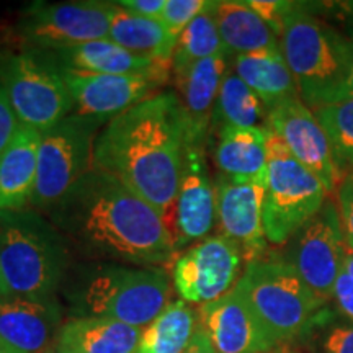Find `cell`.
<instances>
[{
	"instance_id": "cell-32",
	"label": "cell",
	"mask_w": 353,
	"mask_h": 353,
	"mask_svg": "<svg viewBox=\"0 0 353 353\" xmlns=\"http://www.w3.org/2000/svg\"><path fill=\"white\" fill-rule=\"evenodd\" d=\"M247 7H250L257 15L273 30L278 38L283 33L286 17L294 10L296 3L280 2V0H245Z\"/></svg>"
},
{
	"instance_id": "cell-10",
	"label": "cell",
	"mask_w": 353,
	"mask_h": 353,
	"mask_svg": "<svg viewBox=\"0 0 353 353\" xmlns=\"http://www.w3.org/2000/svg\"><path fill=\"white\" fill-rule=\"evenodd\" d=\"M114 2H33L13 26L17 46L57 52L82 43L108 38Z\"/></svg>"
},
{
	"instance_id": "cell-28",
	"label": "cell",
	"mask_w": 353,
	"mask_h": 353,
	"mask_svg": "<svg viewBox=\"0 0 353 353\" xmlns=\"http://www.w3.org/2000/svg\"><path fill=\"white\" fill-rule=\"evenodd\" d=\"M198 324V311L183 299L172 301L143 329L136 353H185Z\"/></svg>"
},
{
	"instance_id": "cell-13",
	"label": "cell",
	"mask_w": 353,
	"mask_h": 353,
	"mask_svg": "<svg viewBox=\"0 0 353 353\" xmlns=\"http://www.w3.org/2000/svg\"><path fill=\"white\" fill-rule=\"evenodd\" d=\"M267 130L276 136L299 164L312 172L327 193L337 188L341 172L329 138L314 112L301 99L283 101L268 112Z\"/></svg>"
},
{
	"instance_id": "cell-27",
	"label": "cell",
	"mask_w": 353,
	"mask_h": 353,
	"mask_svg": "<svg viewBox=\"0 0 353 353\" xmlns=\"http://www.w3.org/2000/svg\"><path fill=\"white\" fill-rule=\"evenodd\" d=\"M267 117L268 112L259 95L234 70H229L216 99L210 138L228 128H267Z\"/></svg>"
},
{
	"instance_id": "cell-12",
	"label": "cell",
	"mask_w": 353,
	"mask_h": 353,
	"mask_svg": "<svg viewBox=\"0 0 353 353\" xmlns=\"http://www.w3.org/2000/svg\"><path fill=\"white\" fill-rule=\"evenodd\" d=\"M241 249L223 234L187 247L172 262V283L185 303L208 304L239 281Z\"/></svg>"
},
{
	"instance_id": "cell-31",
	"label": "cell",
	"mask_w": 353,
	"mask_h": 353,
	"mask_svg": "<svg viewBox=\"0 0 353 353\" xmlns=\"http://www.w3.org/2000/svg\"><path fill=\"white\" fill-rule=\"evenodd\" d=\"M208 3L206 0H167L159 20L175 38H179V34L208 7Z\"/></svg>"
},
{
	"instance_id": "cell-39",
	"label": "cell",
	"mask_w": 353,
	"mask_h": 353,
	"mask_svg": "<svg viewBox=\"0 0 353 353\" xmlns=\"http://www.w3.org/2000/svg\"><path fill=\"white\" fill-rule=\"evenodd\" d=\"M353 97V63H352V68H350V72H348V77H347V82L345 85H343L341 95H339V100H343V99H350Z\"/></svg>"
},
{
	"instance_id": "cell-20",
	"label": "cell",
	"mask_w": 353,
	"mask_h": 353,
	"mask_svg": "<svg viewBox=\"0 0 353 353\" xmlns=\"http://www.w3.org/2000/svg\"><path fill=\"white\" fill-rule=\"evenodd\" d=\"M57 64L64 69L90 74H112V76L151 77L165 85L172 77L170 61L134 54L110 38L82 43L68 50L51 52Z\"/></svg>"
},
{
	"instance_id": "cell-16",
	"label": "cell",
	"mask_w": 353,
	"mask_h": 353,
	"mask_svg": "<svg viewBox=\"0 0 353 353\" xmlns=\"http://www.w3.org/2000/svg\"><path fill=\"white\" fill-rule=\"evenodd\" d=\"M65 85L74 103V113L113 120L118 114L157 94L162 87L151 77L112 76L79 72L63 68Z\"/></svg>"
},
{
	"instance_id": "cell-38",
	"label": "cell",
	"mask_w": 353,
	"mask_h": 353,
	"mask_svg": "<svg viewBox=\"0 0 353 353\" xmlns=\"http://www.w3.org/2000/svg\"><path fill=\"white\" fill-rule=\"evenodd\" d=\"M185 353H216L213 345H211L208 334L205 332V329H203L200 324H198L196 332L193 335L192 342H190V345Z\"/></svg>"
},
{
	"instance_id": "cell-15",
	"label": "cell",
	"mask_w": 353,
	"mask_h": 353,
	"mask_svg": "<svg viewBox=\"0 0 353 353\" xmlns=\"http://www.w3.org/2000/svg\"><path fill=\"white\" fill-rule=\"evenodd\" d=\"M214 188L221 234L239 247L247 263L260 260L268 244L263 229L265 182H236L218 175Z\"/></svg>"
},
{
	"instance_id": "cell-11",
	"label": "cell",
	"mask_w": 353,
	"mask_h": 353,
	"mask_svg": "<svg viewBox=\"0 0 353 353\" xmlns=\"http://www.w3.org/2000/svg\"><path fill=\"white\" fill-rule=\"evenodd\" d=\"M343 231L337 205L327 200L322 210L291 237L286 260L321 301L334 296L343 270Z\"/></svg>"
},
{
	"instance_id": "cell-2",
	"label": "cell",
	"mask_w": 353,
	"mask_h": 353,
	"mask_svg": "<svg viewBox=\"0 0 353 353\" xmlns=\"http://www.w3.org/2000/svg\"><path fill=\"white\" fill-rule=\"evenodd\" d=\"M188 128L172 90L157 92L118 114L95 141L94 169L113 175L156 208L174 232Z\"/></svg>"
},
{
	"instance_id": "cell-21",
	"label": "cell",
	"mask_w": 353,
	"mask_h": 353,
	"mask_svg": "<svg viewBox=\"0 0 353 353\" xmlns=\"http://www.w3.org/2000/svg\"><path fill=\"white\" fill-rule=\"evenodd\" d=\"M214 136L213 159L218 175L236 182H265L267 128H228Z\"/></svg>"
},
{
	"instance_id": "cell-5",
	"label": "cell",
	"mask_w": 353,
	"mask_h": 353,
	"mask_svg": "<svg viewBox=\"0 0 353 353\" xmlns=\"http://www.w3.org/2000/svg\"><path fill=\"white\" fill-rule=\"evenodd\" d=\"M280 48L311 110L337 101L353 63V41L296 3L286 17Z\"/></svg>"
},
{
	"instance_id": "cell-24",
	"label": "cell",
	"mask_w": 353,
	"mask_h": 353,
	"mask_svg": "<svg viewBox=\"0 0 353 353\" xmlns=\"http://www.w3.org/2000/svg\"><path fill=\"white\" fill-rule=\"evenodd\" d=\"M234 72L249 85L270 112L283 101L301 99L281 50L234 56Z\"/></svg>"
},
{
	"instance_id": "cell-35",
	"label": "cell",
	"mask_w": 353,
	"mask_h": 353,
	"mask_svg": "<svg viewBox=\"0 0 353 353\" xmlns=\"http://www.w3.org/2000/svg\"><path fill=\"white\" fill-rule=\"evenodd\" d=\"M165 2L167 0H120L114 3L131 15L159 20L164 12Z\"/></svg>"
},
{
	"instance_id": "cell-29",
	"label": "cell",
	"mask_w": 353,
	"mask_h": 353,
	"mask_svg": "<svg viewBox=\"0 0 353 353\" xmlns=\"http://www.w3.org/2000/svg\"><path fill=\"white\" fill-rule=\"evenodd\" d=\"M219 54H228L216 23V2H210L195 20L179 34L172 56V74L190 64Z\"/></svg>"
},
{
	"instance_id": "cell-36",
	"label": "cell",
	"mask_w": 353,
	"mask_h": 353,
	"mask_svg": "<svg viewBox=\"0 0 353 353\" xmlns=\"http://www.w3.org/2000/svg\"><path fill=\"white\" fill-rule=\"evenodd\" d=\"M325 353H353V324L335 325L324 341Z\"/></svg>"
},
{
	"instance_id": "cell-37",
	"label": "cell",
	"mask_w": 353,
	"mask_h": 353,
	"mask_svg": "<svg viewBox=\"0 0 353 353\" xmlns=\"http://www.w3.org/2000/svg\"><path fill=\"white\" fill-rule=\"evenodd\" d=\"M335 303L348 319L353 322V278L345 270H342L334 288Z\"/></svg>"
},
{
	"instance_id": "cell-8",
	"label": "cell",
	"mask_w": 353,
	"mask_h": 353,
	"mask_svg": "<svg viewBox=\"0 0 353 353\" xmlns=\"http://www.w3.org/2000/svg\"><path fill=\"white\" fill-rule=\"evenodd\" d=\"M267 132L263 229L268 244L283 245L322 210L327 201V190L312 172L291 156L270 130Z\"/></svg>"
},
{
	"instance_id": "cell-18",
	"label": "cell",
	"mask_w": 353,
	"mask_h": 353,
	"mask_svg": "<svg viewBox=\"0 0 353 353\" xmlns=\"http://www.w3.org/2000/svg\"><path fill=\"white\" fill-rule=\"evenodd\" d=\"M228 57L229 54L208 57L172 74V92L187 123L190 143L206 144L210 138L216 99L229 72Z\"/></svg>"
},
{
	"instance_id": "cell-43",
	"label": "cell",
	"mask_w": 353,
	"mask_h": 353,
	"mask_svg": "<svg viewBox=\"0 0 353 353\" xmlns=\"http://www.w3.org/2000/svg\"><path fill=\"white\" fill-rule=\"evenodd\" d=\"M46 353H69V352H64V350H61V348L52 347V348H50V350H48Z\"/></svg>"
},
{
	"instance_id": "cell-42",
	"label": "cell",
	"mask_w": 353,
	"mask_h": 353,
	"mask_svg": "<svg viewBox=\"0 0 353 353\" xmlns=\"http://www.w3.org/2000/svg\"><path fill=\"white\" fill-rule=\"evenodd\" d=\"M0 353H17L12 347H8L6 342L0 341Z\"/></svg>"
},
{
	"instance_id": "cell-4",
	"label": "cell",
	"mask_w": 353,
	"mask_h": 353,
	"mask_svg": "<svg viewBox=\"0 0 353 353\" xmlns=\"http://www.w3.org/2000/svg\"><path fill=\"white\" fill-rule=\"evenodd\" d=\"M68 241L33 208L0 211V270L12 294L54 298L70 268Z\"/></svg>"
},
{
	"instance_id": "cell-26",
	"label": "cell",
	"mask_w": 353,
	"mask_h": 353,
	"mask_svg": "<svg viewBox=\"0 0 353 353\" xmlns=\"http://www.w3.org/2000/svg\"><path fill=\"white\" fill-rule=\"evenodd\" d=\"M108 38L134 54L170 63L176 44V38L161 20L131 15L118 6L110 20Z\"/></svg>"
},
{
	"instance_id": "cell-25",
	"label": "cell",
	"mask_w": 353,
	"mask_h": 353,
	"mask_svg": "<svg viewBox=\"0 0 353 353\" xmlns=\"http://www.w3.org/2000/svg\"><path fill=\"white\" fill-rule=\"evenodd\" d=\"M216 23L228 54L281 50L280 38L242 0L216 2Z\"/></svg>"
},
{
	"instance_id": "cell-33",
	"label": "cell",
	"mask_w": 353,
	"mask_h": 353,
	"mask_svg": "<svg viewBox=\"0 0 353 353\" xmlns=\"http://www.w3.org/2000/svg\"><path fill=\"white\" fill-rule=\"evenodd\" d=\"M337 208L341 214L343 241L353 250V170L343 176L337 190Z\"/></svg>"
},
{
	"instance_id": "cell-17",
	"label": "cell",
	"mask_w": 353,
	"mask_h": 353,
	"mask_svg": "<svg viewBox=\"0 0 353 353\" xmlns=\"http://www.w3.org/2000/svg\"><path fill=\"white\" fill-rule=\"evenodd\" d=\"M198 319L216 353H268L276 345L236 288L203 304Z\"/></svg>"
},
{
	"instance_id": "cell-3",
	"label": "cell",
	"mask_w": 353,
	"mask_h": 353,
	"mask_svg": "<svg viewBox=\"0 0 353 353\" xmlns=\"http://www.w3.org/2000/svg\"><path fill=\"white\" fill-rule=\"evenodd\" d=\"M170 278L162 268L114 262L77 265L68 298L77 317H107L144 329L164 311Z\"/></svg>"
},
{
	"instance_id": "cell-14",
	"label": "cell",
	"mask_w": 353,
	"mask_h": 353,
	"mask_svg": "<svg viewBox=\"0 0 353 353\" xmlns=\"http://www.w3.org/2000/svg\"><path fill=\"white\" fill-rule=\"evenodd\" d=\"M214 224L216 188L206 161V144L190 143L174 206L175 249L205 241Z\"/></svg>"
},
{
	"instance_id": "cell-23",
	"label": "cell",
	"mask_w": 353,
	"mask_h": 353,
	"mask_svg": "<svg viewBox=\"0 0 353 353\" xmlns=\"http://www.w3.org/2000/svg\"><path fill=\"white\" fill-rule=\"evenodd\" d=\"M143 329L107 317H74L61 327L54 347L69 353H136Z\"/></svg>"
},
{
	"instance_id": "cell-6",
	"label": "cell",
	"mask_w": 353,
	"mask_h": 353,
	"mask_svg": "<svg viewBox=\"0 0 353 353\" xmlns=\"http://www.w3.org/2000/svg\"><path fill=\"white\" fill-rule=\"evenodd\" d=\"M234 288L276 345L309 332L325 304L283 259H260L247 263Z\"/></svg>"
},
{
	"instance_id": "cell-30",
	"label": "cell",
	"mask_w": 353,
	"mask_h": 353,
	"mask_svg": "<svg viewBox=\"0 0 353 353\" xmlns=\"http://www.w3.org/2000/svg\"><path fill=\"white\" fill-rule=\"evenodd\" d=\"M327 134L339 172L353 170V97L312 110Z\"/></svg>"
},
{
	"instance_id": "cell-22",
	"label": "cell",
	"mask_w": 353,
	"mask_h": 353,
	"mask_svg": "<svg viewBox=\"0 0 353 353\" xmlns=\"http://www.w3.org/2000/svg\"><path fill=\"white\" fill-rule=\"evenodd\" d=\"M41 132L20 126L19 132L0 156V211L28 208L38 175Z\"/></svg>"
},
{
	"instance_id": "cell-9",
	"label": "cell",
	"mask_w": 353,
	"mask_h": 353,
	"mask_svg": "<svg viewBox=\"0 0 353 353\" xmlns=\"http://www.w3.org/2000/svg\"><path fill=\"white\" fill-rule=\"evenodd\" d=\"M107 120L70 113L41 134L38 175L30 208L46 214L94 169L95 141Z\"/></svg>"
},
{
	"instance_id": "cell-40",
	"label": "cell",
	"mask_w": 353,
	"mask_h": 353,
	"mask_svg": "<svg viewBox=\"0 0 353 353\" xmlns=\"http://www.w3.org/2000/svg\"><path fill=\"white\" fill-rule=\"evenodd\" d=\"M343 270L353 278V250L348 249L347 245L343 250Z\"/></svg>"
},
{
	"instance_id": "cell-7",
	"label": "cell",
	"mask_w": 353,
	"mask_h": 353,
	"mask_svg": "<svg viewBox=\"0 0 353 353\" xmlns=\"http://www.w3.org/2000/svg\"><path fill=\"white\" fill-rule=\"evenodd\" d=\"M0 85L20 125L41 134L74 113L63 68L51 52L21 46L2 50Z\"/></svg>"
},
{
	"instance_id": "cell-34",
	"label": "cell",
	"mask_w": 353,
	"mask_h": 353,
	"mask_svg": "<svg viewBox=\"0 0 353 353\" xmlns=\"http://www.w3.org/2000/svg\"><path fill=\"white\" fill-rule=\"evenodd\" d=\"M20 121L13 112L8 97L0 85V156L6 152V149L15 138V134L20 130Z\"/></svg>"
},
{
	"instance_id": "cell-1",
	"label": "cell",
	"mask_w": 353,
	"mask_h": 353,
	"mask_svg": "<svg viewBox=\"0 0 353 353\" xmlns=\"http://www.w3.org/2000/svg\"><path fill=\"white\" fill-rule=\"evenodd\" d=\"M70 252L88 262L157 267L175 259L174 232L120 180L92 169L48 211Z\"/></svg>"
},
{
	"instance_id": "cell-19",
	"label": "cell",
	"mask_w": 353,
	"mask_h": 353,
	"mask_svg": "<svg viewBox=\"0 0 353 353\" xmlns=\"http://www.w3.org/2000/svg\"><path fill=\"white\" fill-rule=\"evenodd\" d=\"M61 307L54 298L0 296V341L17 353H46L61 332Z\"/></svg>"
},
{
	"instance_id": "cell-44",
	"label": "cell",
	"mask_w": 353,
	"mask_h": 353,
	"mask_svg": "<svg viewBox=\"0 0 353 353\" xmlns=\"http://www.w3.org/2000/svg\"><path fill=\"white\" fill-rule=\"evenodd\" d=\"M285 353H296V352H285Z\"/></svg>"
},
{
	"instance_id": "cell-41",
	"label": "cell",
	"mask_w": 353,
	"mask_h": 353,
	"mask_svg": "<svg viewBox=\"0 0 353 353\" xmlns=\"http://www.w3.org/2000/svg\"><path fill=\"white\" fill-rule=\"evenodd\" d=\"M10 291L7 288V283H6V278L2 275V270H0V296H3V294H8Z\"/></svg>"
}]
</instances>
